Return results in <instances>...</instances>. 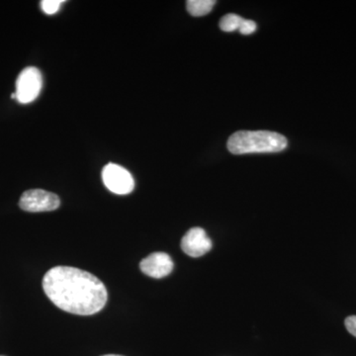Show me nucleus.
Wrapping results in <instances>:
<instances>
[{"label":"nucleus","instance_id":"nucleus-9","mask_svg":"<svg viewBox=\"0 0 356 356\" xmlns=\"http://www.w3.org/2000/svg\"><path fill=\"white\" fill-rule=\"evenodd\" d=\"M243 18L236 14L229 13L225 15L220 21V28L224 32H234L236 30H240L242 27Z\"/></svg>","mask_w":356,"mask_h":356},{"label":"nucleus","instance_id":"nucleus-11","mask_svg":"<svg viewBox=\"0 0 356 356\" xmlns=\"http://www.w3.org/2000/svg\"><path fill=\"white\" fill-rule=\"evenodd\" d=\"M238 31H240L241 34L245 35V36H247V35L252 34V33L257 31V23L252 20L245 19L242 27L240 28Z\"/></svg>","mask_w":356,"mask_h":356},{"label":"nucleus","instance_id":"nucleus-10","mask_svg":"<svg viewBox=\"0 0 356 356\" xmlns=\"http://www.w3.org/2000/svg\"><path fill=\"white\" fill-rule=\"evenodd\" d=\"M64 0H43L41 1V8L48 15H53L60 10Z\"/></svg>","mask_w":356,"mask_h":356},{"label":"nucleus","instance_id":"nucleus-13","mask_svg":"<svg viewBox=\"0 0 356 356\" xmlns=\"http://www.w3.org/2000/svg\"><path fill=\"white\" fill-rule=\"evenodd\" d=\"M11 98H13V99H16L15 92H14V93H13V95H11Z\"/></svg>","mask_w":356,"mask_h":356},{"label":"nucleus","instance_id":"nucleus-3","mask_svg":"<svg viewBox=\"0 0 356 356\" xmlns=\"http://www.w3.org/2000/svg\"><path fill=\"white\" fill-rule=\"evenodd\" d=\"M43 86L41 72L34 67H28L20 72L16 81V100L22 104L31 103L38 97Z\"/></svg>","mask_w":356,"mask_h":356},{"label":"nucleus","instance_id":"nucleus-2","mask_svg":"<svg viewBox=\"0 0 356 356\" xmlns=\"http://www.w3.org/2000/svg\"><path fill=\"white\" fill-rule=\"evenodd\" d=\"M287 139L270 131H238L229 138L228 149L234 154L280 153L286 149Z\"/></svg>","mask_w":356,"mask_h":356},{"label":"nucleus","instance_id":"nucleus-4","mask_svg":"<svg viewBox=\"0 0 356 356\" xmlns=\"http://www.w3.org/2000/svg\"><path fill=\"white\" fill-rule=\"evenodd\" d=\"M102 180L110 191L126 195L135 188V180L130 172L121 165L108 163L102 170Z\"/></svg>","mask_w":356,"mask_h":356},{"label":"nucleus","instance_id":"nucleus-12","mask_svg":"<svg viewBox=\"0 0 356 356\" xmlns=\"http://www.w3.org/2000/svg\"><path fill=\"white\" fill-rule=\"evenodd\" d=\"M344 324H346L348 332L356 337V316H350V317L346 318Z\"/></svg>","mask_w":356,"mask_h":356},{"label":"nucleus","instance_id":"nucleus-6","mask_svg":"<svg viewBox=\"0 0 356 356\" xmlns=\"http://www.w3.org/2000/svg\"><path fill=\"white\" fill-rule=\"evenodd\" d=\"M212 247V241L199 227L189 229L181 240L182 250L191 257H202L209 252Z\"/></svg>","mask_w":356,"mask_h":356},{"label":"nucleus","instance_id":"nucleus-8","mask_svg":"<svg viewBox=\"0 0 356 356\" xmlns=\"http://www.w3.org/2000/svg\"><path fill=\"white\" fill-rule=\"evenodd\" d=\"M216 1L213 0H189L186 2V8L188 13L194 17H201L210 13Z\"/></svg>","mask_w":356,"mask_h":356},{"label":"nucleus","instance_id":"nucleus-14","mask_svg":"<svg viewBox=\"0 0 356 356\" xmlns=\"http://www.w3.org/2000/svg\"><path fill=\"white\" fill-rule=\"evenodd\" d=\"M103 356H122V355H103Z\"/></svg>","mask_w":356,"mask_h":356},{"label":"nucleus","instance_id":"nucleus-1","mask_svg":"<svg viewBox=\"0 0 356 356\" xmlns=\"http://www.w3.org/2000/svg\"><path fill=\"white\" fill-rule=\"evenodd\" d=\"M43 289L55 306L74 315H95L104 308L108 299L102 280L70 266L50 269L44 274Z\"/></svg>","mask_w":356,"mask_h":356},{"label":"nucleus","instance_id":"nucleus-5","mask_svg":"<svg viewBox=\"0 0 356 356\" xmlns=\"http://www.w3.org/2000/svg\"><path fill=\"white\" fill-rule=\"evenodd\" d=\"M60 205V198L56 194L42 189L25 191L19 201L21 209L32 213L50 212L57 210Z\"/></svg>","mask_w":356,"mask_h":356},{"label":"nucleus","instance_id":"nucleus-7","mask_svg":"<svg viewBox=\"0 0 356 356\" xmlns=\"http://www.w3.org/2000/svg\"><path fill=\"white\" fill-rule=\"evenodd\" d=\"M140 268L149 277L163 278L172 273L173 261L165 252H154L140 261Z\"/></svg>","mask_w":356,"mask_h":356}]
</instances>
